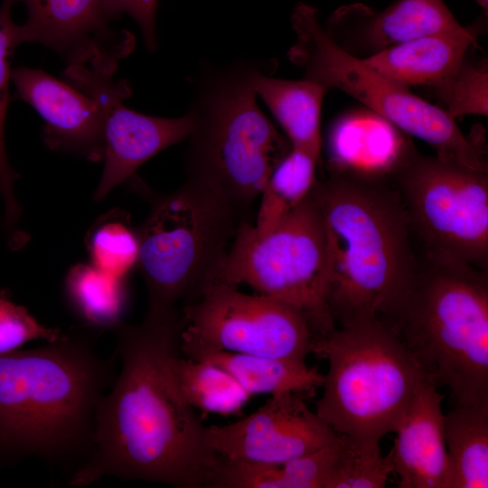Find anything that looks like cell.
<instances>
[{
  "label": "cell",
  "mask_w": 488,
  "mask_h": 488,
  "mask_svg": "<svg viewBox=\"0 0 488 488\" xmlns=\"http://www.w3.org/2000/svg\"><path fill=\"white\" fill-rule=\"evenodd\" d=\"M23 3L26 22L18 25L20 43L43 45L67 65L95 61L118 63L135 48V36L116 29L105 13L102 0H9Z\"/></svg>",
  "instance_id": "cell-14"
},
{
  "label": "cell",
  "mask_w": 488,
  "mask_h": 488,
  "mask_svg": "<svg viewBox=\"0 0 488 488\" xmlns=\"http://www.w3.org/2000/svg\"><path fill=\"white\" fill-rule=\"evenodd\" d=\"M476 4H478L483 9H484L485 12H487L488 9V0H474Z\"/></svg>",
  "instance_id": "cell-34"
},
{
  "label": "cell",
  "mask_w": 488,
  "mask_h": 488,
  "mask_svg": "<svg viewBox=\"0 0 488 488\" xmlns=\"http://www.w3.org/2000/svg\"><path fill=\"white\" fill-rule=\"evenodd\" d=\"M280 466L219 455L209 488H282Z\"/></svg>",
  "instance_id": "cell-32"
},
{
  "label": "cell",
  "mask_w": 488,
  "mask_h": 488,
  "mask_svg": "<svg viewBox=\"0 0 488 488\" xmlns=\"http://www.w3.org/2000/svg\"><path fill=\"white\" fill-rule=\"evenodd\" d=\"M345 445L339 435L332 444L280 466L282 488H329Z\"/></svg>",
  "instance_id": "cell-30"
},
{
  "label": "cell",
  "mask_w": 488,
  "mask_h": 488,
  "mask_svg": "<svg viewBox=\"0 0 488 488\" xmlns=\"http://www.w3.org/2000/svg\"><path fill=\"white\" fill-rule=\"evenodd\" d=\"M291 24L296 42L287 56L304 79L349 95L404 134L428 144L439 157L488 168L483 137L465 136L442 108L342 50L325 33L314 7L296 5Z\"/></svg>",
  "instance_id": "cell-8"
},
{
  "label": "cell",
  "mask_w": 488,
  "mask_h": 488,
  "mask_svg": "<svg viewBox=\"0 0 488 488\" xmlns=\"http://www.w3.org/2000/svg\"><path fill=\"white\" fill-rule=\"evenodd\" d=\"M98 331L0 354V466L26 457L69 470L89 458L98 404L116 380V352L103 357Z\"/></svg>",
  "instance_id": "cell-2"
},
{
  "label": "cell",
  "mask_w": 488,
  "mask_h": 488,
  "mask_svg": "<svg viewBox=\"0 0 488 488\" xmlns=\"http://www.w3.org/2000/svg\"><path fill=\"white\" fill-rule=\"evenodd\" d=\"M195 360L226 371L250 395L294 392L313 396L324 381L317 368L291 360L232 352H208Z\"/></svg>",
  "instance_id": "cell-21"
},
{
  "label": "cell",
  "mask_w": 488,
  "mask_h": 488,
  "mask_svg": "<svg viewBox=\"0 0 488 488\" xmlns=\"http://www.w3.org/2000/svg\"><path fill=\"white\" fill-rule=\"evenodd\" d=\"M304 397L271 395L239 421L207 427L210 446L226 458L282 465L332 444L339 434L308 408Z\"/></svg>",
  "instance_id": "cell-13"
},
{
  "label": "cell",
  "mask_w": 488,
  "mask_h": 488,
  "mask_svg": "<svg viewBox=\"0 0 488 488\" xmlns=\"http://www.w3.org/2000/svg\"><path fill=\"white\" fill-rule=\"evenodd\" d=\"M469 52L453 73L431 89L454 119L488 115L487 61L471 59Z\"/></svg>",
  "instance_id": "cell-28"
},
{
  "label": "cell",
  "mask_w": 488,
  "mask_h": 488,
  "mask_svg": "<svg viewBox=\"0 0 488 488\" xmlns=\"http://www.w3.org/2000/svg\"><path fill=\"white\" fill-rule=\"evenodd\" d=\"M425 379L415 390L389 455L399 488H450L442 400Z\"/></svg>",
  "instance_id": "cell-17"
},
{
  "label": "cell",
  "mask_w": 488,
  "mask_h": 488,
  "mask_svg": "<svg viewBox=\"0 0 488 488\" xmlns=\"http://www.w3.org/2000/svg\"><path fill=\"white\" fill-rule=\"evenodd\" d=\"M117 70L98 64H72L61 74V80L96 99L102 110L105 153L102 175L94 192L98 202L130 180L151 157L185 140L192 128L188 113L158 117L127 107L124 101L132 89L127 80H115Z\"/></svg>",
  "instance_id": "cell-12"
},
{
  "label": "cell",
  "mask_w": 488,
  "mask_h": 488,
  "mask_svg": "<svg viewBox=\"0 0 488 488\" xmlns=\"http://www.w3.org/2000/svg\"><path fill=\"white\" fill-rule=\"evenodd\" d=\"M341 118L327 136L328 169L371 179H389L415 148L399 129L381 118L370 124Z\"/></svg>",
  "instance_id": "cell-19"
},
{
  "label": "cell",
  "mask_w": 488,
  "mask_h": 488,
  "mask_svg": "<svg viewBox=\"0 0 488 488\" xmlns=\"http://www.w3.org/2000/svg\"><path fill=\"white\" fill-rule=\"evenodd\" d=\"M67 303L82 325L102 332L123 323L127 306L125 277L107 273L94 265L76 264L64 283Z\"/></svg>",
  "instance_id": "cell-23"
},
{
  "label": "cell",
  "mask_w": 488,
  "mask_h": 488,
  "mask_svg": "<svg viewBox=\"0 0 488 488\" xmlns=\"http://www.w3.org/2000/svg\"><path fill=\"white\" fill-rule=\"evenodd\" d=\"M478 24L421 36L363 59L380 73L404 85L434 88L460 65L478 39Z\"/></svg>",
  "instance_id": "cell-18"
},
{
  "label": "cell",
  "mask_w": 488,
  "mask_h": 488,
  "mask_svg": "<svg viewBox=\"0 0 488 488\" xmlns=\"http://www.w3.org/2000/svg\"><path fill=\"white\" fill-rule=\"evenodd\" d=\"M175 371L186 400L206 413L237 414L251 396L230 373L207 361L181 354Z\"/></svg>",
  "instance_id": "cell-25"
},
{
  "label": "cell",
  "mask_w": 488,
  "mask_h": 488,
  "mask_svg": "<svg viewBox=\"0 0 488 488\" xmlns=\"http://www.w3.org/2000/svg\"><path fill=\"white\" fill-rule=\"evenodd\" d=\"M0 197H1V189H0Z\"/></svg>",
  "instance_id": "cell-35"
},
{
  "label": "cell",
  "mask_w": 488,
  "mask_h": 488,
  "mask_svg": "<svg viewBox=\"0 0 488 488\" xmlns=\"http://www.w3.org/2000/svg\"><path fill=\"white\" fill-rule=\"evenodd\" d=\"M212 284H246L291 305L305 317L314 338L333 332L324 231L312 191L268 232L242 222Z\"/></svg>",
  "instance_id": "cell-9"
},
{
  "label": "cell",
  "mask_w": 488,
  "mask_h": 488,
  "mask_svg": "<svg viewBox=\"0 0 488 488\" xmlns=\"http://www.w3.org/2000/svg\"><path fill=\"white\" fill-rule=\"evenodd\" d=\"M183 327L180 310L113 330L120 372L98 404L92 453L69 486L111 476L209 487L219 455L176 377Z\"/></svg>",
  "instance_id": "cell-1"
},
{
  "label": "cell",
  "mask_w": 488,
  "mask_h": 488,
  "mask_svg": "<svg viewBox=\"0 0 488 488\" xmlns=\"http://www.w3.org/2000/svg\"><path fill=\"white\" fill-rule=\"evenodd\" d=\"M274 67L237 61L206 65L188 114L186 179L213 192L245 218L277 162L290 149L257 102L254 80Z\"/></svg>",
  "instance_id": "cell-4"
},
{
  "label": "cell",
  "mask_w": 488,
  "mask_h": 488,
  "mask_svg": "<svg viewBox=\"0 0 488 488\" xmlns=\"http://www.w3.org/2000/svg\"><path fill=\"white\" fill-rule=\"evenodd\" d=\"M312 192L324 226L327 303L335 324L387 317L419 270L397 188L389 179L329 171Z\"/></svg>",
  "instance_id": "cell-3"
},
{
  "label": "cell",
  "mask_w": 488,
  "mask_h": 488,
  "mask_svg": "<svg viewBox=\"0 0 488 488\" xmlns=\"http://www.w3.org/2000/svg\"><path fill=\"white\" fill-rule=\"evenodd\" d=\"M345 445L329 488H382L393 466L380 446L360 445L345 436Z\"/></svg>",
  "instance_id": "cell-29"
},
{
  "label": "cell",
  "mask_w": 488,
  "mask_h": 488,
  "mask_svg": "<svg viewBox=\"0 0 488 488\" xmlns=\"http://www.w3.org/2000/svg\"><path fill=\"white\" fill-rule=\"evenodd\" d=\"M450 488L488 487V404L454 407L444 416Z\"/></svg>",
  "instance_id": "cell-22"
},
{
  "label": "cell",
  "mask_w": 488,
  "mask_h": 488,
  "mask_svg": "<svg viewBox=\"0 0 488 488\" xmlns=\"http://www.w3.org/2000/svg\"><path fill=\"white\" fill-rule=\"evenodd\" d=\"M181 352L195 360L232 352L305 362L313 333L296 308L272 297L248 295L236 286L212 284L181 308Z\"/></svg>",
  "instance_id": "cell-11"
},
{
  "label": "cell",
  "mask_w": 488,
  "mask_h": 488,
  "mask_svg": "<svg viewBox=\"0 0 488 488\" xmlns=\"http://www.w3.org/2000/svg\"><path fill=\"white\" fill-rule=\"evenodd\" d=\"M13 5L9 0H2L0 6V189L5 225L9 235L15 230L22 211L14 192V183L18 175L8 161L5 139V120L11 101L9 86L12 58L14 50L21 45L18 24L12 18Z\"/></svg>",
  "instance_id": "cell-26"
},
{
  "label": "cell",
  "mask_w": 488,
  "mask_h": 488,
  "mask_svg": "<svg viewBox=\"0 0 488 488\" xmlns=\"http://www.w3.org/2000/svg\"><path fill=\"white\" fill-rule=\"evenodd\" d=\"M325 33L347 53L366 59L402 42L462 26L443 0H397L382 10L362 3L342 5Z\"/></svg>",
  "instance_id": "cell-16"
},
{
  "label": "cell",
  "mask_w": 488,
  "mask_h": 488,
  "mask_svg": "<svg viewBox=\"0 0 488 488\" xmlns=\"http://www.w3.org/2000/svg\"><path fill=\"white\" fill-rule=\"evenodd\" d=\"M14 99L30 105L43 119L42 136L50 150L102 162L104 118L92 97L35 68L12 69Z\"/></svg>",
  "instance_id": "cell-15"
},
{
  "label": "cell",
  "mask_w": 488,
  "mask_h": 488,
  "mask_svg": "<svg viewBox=\"0 0 488 488\" xmlns=\"http://www.w3.org/2000/svg\"><path fill=\"white\" fill-rule=\"evenodd\" d=\"M426 378L454 407L488 404L487 272L426 259L397 308L382 319Z\"/></svg>",
  "instance_id": "cell-5"
},
{
  "label": "cell",
  "mask_w": 488,
  "mask_h": 488,
  "mask_svg": "<svg viewBox=\"0 0 488 488\" xmlns=\"http://www.w3.org/2000/svg\"><path fill=\"white\" fill-rule=\"evenodd\" d=\"M311 352L328 361L315 413L337 434L379 446L397 430L427 379L394 329L372 318L314 337Z\"/></svg>",
  "instance_id": "cell-6"
},
{
  "label": "cell",
  "mask_w": 488,
  "mask_h": 488,
  "mask_svg": "<svg viewBox=\"0 0 488 488\" xmlns=\"http://www.w3.org/2000/svg\"><path fill=\"white\" fill-rule=\"evenodd\" d=\"M91 264L111 275L126 277L136 266L138 239L126 216L111 211L102 216L87 235Z\"/></svg>",
  "instance_id": "cell-27"
},
{
  "label": "cell",
  "mask_w": 488,
  "mask_h": 488,
  "mask_svg": "<svg viewBox=\"0 0 488 488\" xmlns=\"http://www.w3.org/2000/svg\"><path fill=\"white\" fill-rule=\"evenodd\" d=\"M426 259L487 272L488 168L414 148L391 177Z\"/></svg>",
  "instance_id": "cell-10"
},
{
  "label": "cell",
  "mask_w": 488,
  "mask_h": 488,
  "mask_svg": "<svg viewBox=\"0 0 488 488\" xmlns=\"http://www.w3.org/2000/svg\"><path fill=\"white\" fill-rule=\"evenodd\" d=\"M102 5L110 20L123 14L131 16L141 30L146 48L152 52L157 48L155 19L158 0H102Z\"/></svg>",
  "instance_id": "cell-33"
},
{
  "label": "cell",
  "mask_w": 488,
  "mask_h": 488,
  "mask_svg": "<svg viewBox=\"0 0 488 488\" xmlns=\"http://www.w3.org/2000/svg\"><path fill=\"white\" fill-rule=\"evenodd\" d=\"M320 155L291 146L273 168L260 194L258 233L272 230L310 194Z\"/></svg>",
  "instance_id": "cell-24"
},
{
  "label": "cell",
  "mask_w": 488,
  "mask_h": 488,
  "mask_svg": "<svg viewBox=\"0 0 488 488\" xmlns=\"http://www.w3.org/2000/svg\"><path fill=\"white\" fill-rule=\"evenodd\" d=\"M263 70L254 80L257 97L266 104L291 146L321 153V111L328 91L324 86L303 78L285 80Z\"/></svg>",
  "instance_id": "cell-20"
},
{
  "label": "cell",
  "mask_w": 488,
  "mask_h": 488,
  "mask_svg": "<svg viewBox=\"0 0 488 488\" xmlns=\"http://www.w3.org/2000/svg\"><path fill=\"white\" fill-rule=\"evenodd\" d=\"M61 333L58 328L39 323L26 308L14 303L5 291L0 292V354L33 340L55 341Z\"/></svg>",
  "instance_id": "cell-31"
},
{
  "label": "cell",
  "mask_w": 488,
  "mask_h": 488,
  "mask_svg": "<svg viewBox=\"0 0 488 488\" xmlns=\"http://www.w3.org/2000/svg\"><path fill=\"white\" fill-rule=\"evenodd\" d=\"M150 195V211L136 229V267L147 289L146 314L165 315L213 283L239 225L249 220L188 179L173 192Z\"/></svg>",
  "instance_id": "cell-7"
}]
</instances>
